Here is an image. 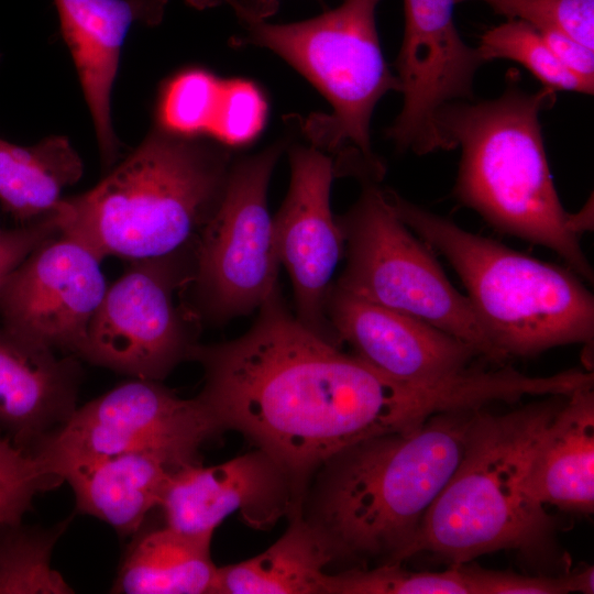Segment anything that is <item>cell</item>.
<instances>
[{
	"label": "cell",
	"instance_id": "83f0119b",
	"mask_svg": "<svg viewBox=\"0 0 594 594\" xmlns=\"http://www.w3.org/2000/svg\"><path fill=\"white\" fill-rule=\"evenodd\" d=\"M62 483L32 452L0 438V525L22 524L34 498Z\"/></svg>",
	"mask_w": 594,
	"mask_h": 594
},
{
	"label": "cell",
	"instance_id": "7a4b0ae2",
	"mask_svg": "<svg viewBox=\"0 0 594 594\" xmlns=\"http://www.w3.org/2000/svg\"><path fill=\"white\" fill-rule=\"evenodd\" d=\"M475 410L440 413L416 428L361 440L318 469L304 518L332 561L360 566L407 559L429 507L459 465Z\"/></svg>",
	"mask_w": 594,
	"mask_h": 594
},
{
	"label": "cell",
	"instance_id": "836d02e7",
	"mask_svg": "<svg viewBox=\"0 0 594 594\" xmlns=\"http://www.w3.org/2000/svg\"><path fill=\"white\" fill-rule=\"evenodd\" d=\"M593 207L592 200L588 201L582 210L571 213L570 222L572 230L579 235L581 232L590 230L593 227Z\"/></svg>",
	"mask_w": 594,
	"mask_h": 594
},
{
	"label": "cell",
	"instance_id": "4dcf8cb0",
	"mask_svg": "<svg viewBox=\"0 0 594 594\" xmlns=\"http://www.w3.org/2000/svg\"><path fill=\"white\" fill-rule=\"evenodd\" d=\"M65 217L59 209L32 222L0 231V287L13 270L38 245L62 232Z\"/></svg>",
	"mask_w": 594,
	"mask_h": 594
},
{
	"label": "cell",
	"instance_id": "484cf974",
	"mask_svg": "<svg viewBox=\"0 0 594 594\" xmlns=\"http://www.w3.org/2000/svg\"><path fill=\"white\" fill-rule=\"evenodd\" d=\"M477 51L485 63L493 59L518 63L543 87L554 91L593 95L594 82L569 70L553 54L541 34L525 21L507 19L488 29L482 34Z\"/></svg>",
	"mask_w": 594,
	"mask_h": 594
},
{
	"label": "cell",
	"instance_id": "e575fe53",
	"mask_svg": "<svg viewBox=\"0 0 594 594\" xmlns=\"http://www.w3.org/2000/svg\"><path fill=\"white\" fill-rule=\"evenodd\" d=\"M2 230V228L0 227V231Z\"/></svg>",
	"mask_w": 594,
	"mask_h": 594
},
{
	"label": "cell",
	"instance_id": "1f68e13d",
	"mask_svg": "<svg viewBox=\"0 0 594 594\" xmlns=\"http://www.w3.org/2000/svg\"><path fill=\"white\" fill-rule=\"evenodd\" d=\"M537 30V29H536ZM558 59L572 73L594 82V50L556 29L537 30Z\"/></svg>",
	"mask_w": 594,
	"mask_h": 594
},
{
	"label": "cell",
	"instance_id": "cb8c5ba5",
	"mask_svg": "<svg viewBox=\"0 0 594 594\" xmlns=\"http://www.w3.org/2000/svg\"><path fill=\"white\" fill-rule=\"evenodd\" d=\"M506 573L455 564L442 572H415L400 563L352 566L326 573L322 594H504Z\"/></svg>",
	"mask_w": 594,
	"mask_h": 594
},
{
	"label": "cell",
	"instance_id": "277c9868",
	"mask_svg": "<svg viewBox=\"0 0 594 594\" xmlns=\"http://www.w3.org/2000/svg\"><path fill=\"white\" fill-rule=\"evenodd\" d=\"M556 95L543 86L524 89L517 72L509 69L499 96L451 102L439 111L437 124L449 151L461 150L455 198L496 230L554 251L593 283L543 144L540 114L553 106Z\"/></svg>",
	"mask_w": 594,
	"mask_h": 594
},
{
	"label": "cell",
	"instance_id": "d6a6232c",
	"mask_svg": "<svg viewBox=\"0 0 594 594\" xmlns=\"http://www.w3.org/2000/svg\"><path fill=\"white\" fill-rule=\"evenodd\" d=\"M197 9H208L220 4L233 8L240 21L261 19L265 20L276 8L275 0H186ZM321 1V0H319Z\"/></svg>",
	"mask_w": 594,
	"mask_h": 594
},
{
	"label": "cell",
	"instance_id": "4316f807",
	"mask_svg": "<svg viewBox=\"0 0 594 594\" xmlns=\"http://www.w3.org/2000/svg\"><path fill=\"white\" fill-rule=\"evenodd\" d=\"M222 79L198 67L186 68L163 86L156 125L185 136L209 134L218 109Z\"/></svg>",
	"mask_w": 594,
	"mask_h": 594
},
{
	"label": "cell",
	"instance_id": "5bb4252c",
	"mask_svg": "<svg viewBox=\"0 0 594 594\" xmlns=\"http://www.w3.org/2000/svg\"><path fill=\"white\" fill-rule=\"evenodd\" d=\"M304 496L272 457L256 449L223 463H198L173 471L158 508L165 525L183 534L212 537L227 517L239 514L255 529L301 512Z\"/></svg>",
	"mask_w": 594,
	"mask_h": 594
},
{
	"label": "cell",
	"instance_id": "44dd1931",
	"mask_svg": "<svg viewBox=\"0 0 594 594\" xmlns=\"http://www.w3.org/2000/svg\"><path fill=\"white\" fill-rule=\"evenodd\" d=\"M212 537H196L166 525L135 536L118 570L112 593L211 594L217 565Z\"/></svg>",
	"mask_w": 594,
	"mask_h": 594
},
{
	"label": "cell",
	"instance_id": "f546056e",
	"mask_svg": "<svg viewBox=\"0 0 594 594\" xmlns=\"http://www.w3.org/2000/svg\"><path fill=\"white\" fill-rule=\"evenodd\" d=\"M266 116V99L254 82L222 79L218 109L209 134L229 147L243 146L258 136Z\"/></svg>",
	"mask_w": 594,
	"mask_h": 594
},
{
	"label": "cell",
	"instance_id": "7c38bea8",
	"mask_svg": "<svg viewBox=\"0 0 594 594\" xmlns=\"http://www.w3.org/2000/svg\"><path fill=\"white\" fill-rule=\"evenodd\" d=\"M101 262L67 233L46 240L1 285V324L80 359L89 323L107 290Z\"/></svg>",
	"mask_w": 594,
	"mask_h": 594
},
{
	"label": "cell",
	"instance_id": "f1b7e54d",
	"mask_svg": "<svg viewBox=\"0 0 594 594\" xmlns=\"http://www.w3.org/2000/svg\"><path fill=\"white\" fill-rule=\"evenodd\" d=\"M470 0H457L461 3ZM506 19L556 29L594 50V0H476Z\"/></svg>",
	"mask_w": 594,
	"mask_h": 594
},
{
	"label": "cell",
	"instance_id": "52a82bcc",
	"mask_svg": "<svg viewBox=\"0 0 594 594\" xmlns=\"http://www.w3.org/2000/svg\"><path fill=\"white\" fill-rule=\"evenodd\" d=\"M381 0H341L316 18L286 24L243 20L237 45H254L278 55L327 99L331 113L300 122L308 143L333 160L336 176L382 180L385 166L374 154L371 120L378 101L400 92L387 65L376 29Z\"/></svg>",
	"mask_w": 594,
	"mask_h": 594
},
{
	"label": "cell",
	"instance_id": "30bf717a",
	"mask_svg": "<svg viewBox=\"0 0 594 594\" xmlns=\"http://www.w3.org/2000/svg\"><path fill=\"white\" fill-rule=\"evenodd\" d=\"M286 143L233 160L221 202L195 245L189 300L202 323L257 310L279 287L267 189Z\"/></svg>",
	"mask_w": 594,
	"mask_h": 594
},
{
	"label": "cell",
	"instance_id": "3957f363",
	"mask_svg": "<svg viewBox=\"0 0 594 594\" xmlns=\"http://www.w3.org/2000/svg\"><path fill=\"white\" fill-rule=\"evenodd\" d=\"M568 396L505 414L476 409L462 458L429 507L408 557L431 552L455 564L501 550L537 566L564 564L557 525L527 490L535 450Z\"/></svg>",
	"mask_w": 594,
	"mask_h": 594
},
{
	"label": "cell",
	"instance_id": "9c48e42d",
	"mask_svg": "<svg viewBox=\"0 0 594 594\" xmlns=\"http://www.w3.org/2000/svg\"><path fill=\"white\" fill-rule=\"evenodd\" d=\"M195 245L129 261L91 318L80 359L132 378L160 382L189 361L202 324L188 297Z\"/></svg>",
	"mask_w": 594,
	"mask_h": 594
},
{
	"label": "cell",
	"instance_id": "ba28073f",
	"mask_svg": "<svg viewBox=\"0 0 594 594\" xmlns=\"http://www.w3.org/2000/svg\"><path fill=\"white\" fill-rule=\"evenodd\" d=\"M359 199L337 221L346 263L338 288L427 322L472 345L495 364L506 358L480 324L468 297L448 279L430 246L395 213L377 182L361 183Z\"/></svg>",
	"mask_w": 594,
	"mask_h": 594
},
{
	"label": "cell",
	"instance_id": "6da1fadb",
	"mask_svg": "<svg viewBox=\"0 0 594 594\" xmlns=\"http://www.w3.org/2000/svg\"><path fill=\"white\" fill-rule=\"evenodd\" d=\"M257 310L237 339L194 348L189 361L204 370L196 397L221 431L241 432L284 468L304 498L311 476L343 449L493 397L476 370L435 383L380 372L304 327L279 288Z\"/></svg>",
	"mask_w": 594,
	"mask_h": 594
},
{
	"label": "cell",
	"instance_id": "d4e9b609",
	"mask_svg": "<svg viewBox=\"0 0 594 594\" xmlns=\"http://www.w3.org/2000/svg\"><path fill=\"white\" fill-rule=\"evenodd\" d=\"M67 527L0 525V594H69L65 579L52 568L54 544Z\"/></svg>",
	"mask_w": 594,
	"mask_h": 594
},
{
	"label": "cell",
	"instance_id": "5b68a950",
	"mask_svg": "<svg viewBox=\"0 0 594 594\" xmlns=\"http://www.w3.org/2000/svg\"><path fill=\"white\" fill-rule=\"evenodd\" d=\"M231 147L155 127L88 191L64 198L62 232L103 261L158 257L196 244L223 197Z\"/></svg>",
	"mask_w": 594,
	"mask_h": 594
},
{
	"label": "cell",
	"instance_id": "9a60e30c",
	"mask_svg": "<svg viewBox=\"0 0 594 594\" xmlns=\"http://www.w3.org/2000/svg\"><path fill=\"white\" fill-rule=\"evenodd\" d=\"M327 315L340 342L380 372L406 382L459 376L480 356L469 343L427 322L355 297L332 285Z\"/></svg>",
	"mask_w": 594,
	"mask_h": 594
},
{
	"label": "cell",
	"instance_id": "7402d4cb",
	"mask_svg": "<svg viewBox=\"0 0 594 594\" xmlns=\"http://www.w3.org/2000/svg\"><path fill=\"white\" fill-rule=\"evenodd\" d=\"M290 518L286 531L266 550L218 566L211 594H322L331 556L301 512Z\"/></svg>",
	"mask_w": 594,
	"mask_h": 594
},
{
	"label": "cell",
	"instance_id": "8fae6325",
	"mask_svg": "<svg viewBox=\"0 0 594 594\" xmlns=\"http://www.w3.org/2000/svg\"><path fill=\"white\" fill-rule=\"evenodd\" d=\"M221 429L197 398L184 399L160 381L132 378L77 407L32 449L46 466L103 454L143 453L173 470L197 463L201 447Z\"/></svg>",
	"mask_w": 594,
	"mask_h": 594
},
{
	"label": "cell",
	"instance_id": "2e32d148",
	"mask_svg": "<svg viewBox=\"0 0 594 594\" xmlns=\"http://www.w3.org/2000/svg\"><path fill=\"white\" fill-rule=\"evenodd\" d=\"M168 0H54L89 109L105 167L118 156L111 96L125 37L136 23L162 21Z\"/></svg>",
	"mask_w": 594,
	"mask_h": 594
},
{
	"label": "cell",
	"instance_id": "603a6c76",
	"mask_svg": "<svg viewBox=\"0 0 594 594\" xmlns=\"http://www.w3.org/2000/svg\"><path fill=\"white\" fill-rule=\"evenodd\" d=\"M82 173V161L66 136L51 135L29 146L0 138V205L18 224L57 211L63 190Z\"/></svg>",
	"mask_w": 594,
	"mask_h": 594
},
{
	"label": "cell",
	"instance_id": "ac0fdd59",
	"mask_svg": "<svg viewBox=\"0 0 594 594\" xmlns=\"http://www.w3.org/2000/svg\"><path fill=\"white\" fill-rule=\"evenodd\" d=\"M82 380L77 356L55 351L0 324V428L32 451L74 414Z\"/></svg>",
	"mask_w": 594,
	"mask_h": 594
},
{
	"label": "cell",
	"instance_id": "d6986e66",
	"mask_svg": "<svg viewBox=\"0 0 594 594\" xmlns=\"http://www.w3.org/2000/svg\"><path fill=\"white\" fill-rule=\"evenodd\" d=\"M48 471L69 484L78 513L108 524L120 536H130L158 507L175 470L153 455L120 453L62 460Z\"/></svg>",
	"mask_w": 594,
	"mask_h": 594
},
{
	"label": "cell",
	"instance_id": "8992f818",
	"mask_svg": "<svg viewBox=\"0 0 594 594\" xmlns=\"http://www.w3.org/2000/svg\"><path fill=\"white\" fill-rule=\"evenodd\" d=\"M384 189L398 218L448 260L480 324L506 359L565 344H592L594 298L571 270L469 232Z\"/></svg>",
	"mask_w": 594,
	"mask_h": 594
},
{
	"label": "cell",
	"instance_id": "ffe728a7",
	"mask_svg": "<svg viewBox=\"0 0 594 594\" xmlns=\"http://www.w3.org/2000/svg\"><path fill=\"white\" fill-rule=\"evenodd\" d=\"M529 494L546 507L590 514L594 509V393L570 394L532 455Z\"/></svg>",
	"mask_w": 594,
	"mask_h": 594
},
{
	"label": "cell",
	"instance_id": "e0dca14e",
	"mask_svg": "<svg viewBox=\"0 0 594 594\" xmlns=\"http://www.w3.org/2000/svg\"><path fill=\"white\" fill-rule=\"evenodd\" d=\"M457 0H404V35L395 61L403 107L430 116L444 105L472 98L485 64L477 47L461 37L454 23Z\"/></svg>",
	"mask_w": 594,
	"mask_h": 594
},
{
	"label": "cell",
	"instance_id": "4fadbf2b",
	"mask_svg": "<svg viewBox=\"0 0 594 594\" xmlns=\"http://www.w3.org/2000/svg\"><path fill=\"white\" fill-rule=\"evenodd\" d=\"M289 164L288 191L273 217L276 254L292 282L296 319L340 346L327 315L332 276L344 253V239L330 208L333 161L308 143L290 146Z\"/></svg>",
	"mask_w": 594,
	"mask_h": 594
}]
</instances>
